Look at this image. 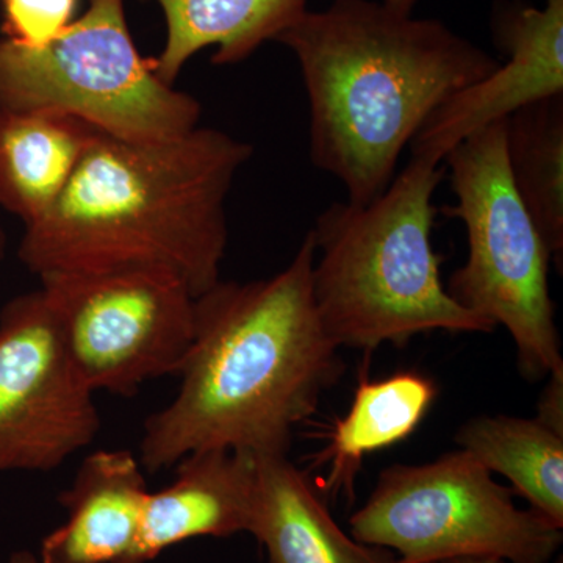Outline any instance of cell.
<instances>
[{
	"instance_id": "11",
	"label": "cell",
	"mask_w": 563,
	"mask_h": 563,
	"mask_svg": "<svg viewBox=\"0 0 563 563\" xmlns=\"http://www.w3.org/2000/svg\"><path fill=\"white\" fill-rule=\"evenodd\" d=\"M257 462L247 451L203 450L177 462V476L147 495L132 563L154 561L198 537L250 532Z\"/></svg>"
},
{
	"instance_id": "1",
	"label": "cell",
	"mask_w": 563,
	"mask_h": 563,
	"mask_svg": "<svg viewBox=\"0 0 563 563\" xmlns=\"http://www.w3.org/2000/svg\"><path fill=\"white\" fill-rule=\"evenodd\" d=\"M313 262L309 232L269 279L220 280L196 298L179 391L144 421L139 459L147 473L203 450L288 454L296 426L344 372L314 303Z\"/></svg>"
},
{
	"instance_id": "10",
	"label": "cell",
	"mask_w": 563,
	"mask_h": 563,
	"mask_svg": "<svg viewBox=\"0 0 563 563\" xmlns=\"http://www.w3.org/2000/svg\"><path fill=\"white\" fill-rule=\"evenodd\" d=\"M499 38L509 54L476 84L455 92L433 111L410 150L412 157L435 163L474 132L506 121L531 103L563 95V0L523 7L506 14Z\"/></svg>"
},
{
	"instance_id": "5",
	"label": "cell",
	"mask_w": 563,
	"mask_h": 563,
	"mask_svg": "<svg viewBox=\"0 0 563 563\" xmlns=\"http://www.w3.org/2000/svg\"><path fill=\"white\" fill-rule=\"evenodd\" d=\"M443 162L455 203L442 211L463 222L468 240V258L446 290L463 309L509 331L526 379L550 376L563 368L548 282L551 254L515 190L506 121L474 132Z\"/></svg>"
},
{
	"instance_id": "2",
	"label": "cell",
	"mask_w": 563,
	"mask_h": 563,
	"mask_svg": "<svg viewBox=\"0 0 563 563\" xmlns=\"http://www.w3.org/2000/svg\"><path fill=\"white\" fill-rule=\"evenodd\" d=\"M252 152L201 125L152 141L96 131L60 198L24 228L20 261L38 277L155 269L198 298L221 280L225 201Z\"/></svg>"
},
{
	"instance_id": "9",
	"label": "cell",
	"mask_w": 563,
	"mask_h": 563,
	"mask_svg": "<svg viewBox=\"0 0 563 563\" xmlns=\"http://www.w3.org/2000/svg\"><path fill=\"white\" fill-rule=\"evenodd\" d=\"M43 291L0 310V473L51 472L101 429Z\"/></svg>"
},
{
	"instance_id": "16",
	"label": "cell",
	"mask_w": 563,
	"mask_h": 563,
	"mask_svg": "<svg viewBox=\"0 0 563 563\" xmlns=\"http://www.w3.org/2000/svg\"><path fill=\"white\" fill-rule=\"evenodd\" d=\"M435 396V384L420 373H396L376 383L362 374L350 410L333 424L321 457L331 465L328 492L352 499L363 459L412 435Z\"/></svg>"
},
{
	"instance_id": "22",
	"label": "cell",
	"mask_w": 563,
	"mask_h": 563,
	"mask_svg": "<svg viewBox=\"0 0 563 563\" xmlns=\"http://www.w3.org/2000/svg\"><path fill=\"white\" fill-rule=\"evenodd\" d=\"M385 5L401 11V13H412L417 0H383Z\"/></svg>"
},
{
	"instance_id": "8",
	"label": "cell",
	"mask_w": 563,
	"mask_h": 563,
	"mask_svg": "<svg viewBox=\"0 0 563 563\" xmlns=\"http://www.w3.org/2000/svg\"><path fill=\"white\" fill-rule=\"evenodd\" d=\"M70 362L92 391L132 396L179 374L196 324V296L155 269L40 276Z\"/></svg>"
},
{
	"instance_id": "17",
	"label": "cell",
	"mask_w": 563,
	"mask_h": 563,
	"mask_svg": "<svg viewBox=\"0 0 563 563\" xmlns=\"http://www.w3.org/2000/svg\"><path fill=\"white\" fill-rule=\"evenodd\" d=\"M461 450L503 474L514 492L551 523L563 529V435L542 421L526 418L477 417L455 435Z\"/></svg>"
},
{
	"instance_id": "13",
	"label": "cell",
	"mask_w": 563,
	"mask_h": 563,
	"mask_svg": "<svg viewBox=\"0 0 563 563\" xmlns=\"http://www.w3.org/2000/svg\"><path fill=\"white\" fill-rule=\"evenodd\" d=\"M254 455L250 533L265 548L269 563H398L390 551L347 536L288 454Z\"/></svg>"
},
{
	"instance_id": "15",
	"label": "cell",
	"mask_w": 563,
	"mask_h": 563,
	"mask_svg": "<svg viewBox=\"0 0 563 563\" xmlns=\"http://www.w3.org/2000/svg\"><path fill=\"white\" fill-rule=\"evenodd\" d=\"M166 22L155 69L176 84L191 57L214 47V65H235L266 41H276L307 11L309 0H154Z\"/></svg>"
},
{
	"instance_id": "20",
	"label": "cell",
	"mask_w": 563,
	"mask_h": 563,
	"mask_svg": "<svg viewBox=\"0 0 563 563\" xmlns=\"http://www.w3.org/2000/svg\"><path fill=\"white\" fill-rule=\"evenodd\" d=\"M537 420L563 435V368L548 376L547 388L540 398Z\"/></svg>"
},
{
	"instance_id": "18",
	"label": "cell",
	"mask_w": 563,
	"mask_h": 563,
	"mask_svg": "<svg viewBox=\"0 0 563 563\" xmlns=\"http://www.w3.org/2000/svg\"><path fill=\"white\" fill-rule=\"evenodd\" d=\"M515 190L542 233L551 258L563 252V95L531 103L506 120Z\"/></svg>"
},
{
	"instance_id": "3",
	"label": "cell",
	"mask_w": 563,
	"mask_h": 563,
	"mask_svg": "<svg viewBox=\"0 0 563 563\" xmlns=\"http://www.w3.org/2000/svg\"><path fill=\"white\" fill-rule=\"evenodd\" d=\"M276 41L301 68L310 158L358 206L387 190L433 111L499 65L442 21L374 0L307 10Z\"/></svg>"
},
{
	"instance_id": "14",
	"label": "cell",
	"mask_w": 563,
	"mask_h": 563,
	"mask_svg": "<svg viewBox=\"0 0 563 563\" xmlns=\"http://www.w3.org/2000/svg\"><path fill=\"white\" fill-rule=\"evenodd\" d=\"M96 129L65 114L0 107V209L24 228L60 198Z\"/></svg>"
},
{
	"instance_id": "4",
	"label": "cell",
	"mask_w": 563,
	"mask_h": 563,
	"mask_svg": "<svg viewBox=\"0 0 563 563\" xmlns=\"http://www.w3.org/2000/svg\"><path fill=\"white\" fill-rule=\"evenodd\" d=\"M440 163L421 157L373 201L333 202L314 222L313 298L333 343L373 352L404 347L418 333L492 332L463 309L440 276L432 244Z\"/></svg>"
},
{
	"instance_id": "12",
	"label": "cell",
	"mask_w": 563,
	"mask_h": 563,
	"mask_svg": "<svg viewBox=\"0 0 563 563\" xmlns=\"http://www.w3.org/2000/svg\"><path fill=\"white\" fill-rule=\"evenodd\" d=\"M146 477L131 451H98L62 493L65 523L36 554L40 563H132L146 504Z\"/></svg>"
},
{
	"instance_id": "23",
	"label": "cell",
	"mask_w": 563,
	"mask_h": 563,
	"mask_svg": "<svg viewBox=\"0 0 563 563\" xmlns=\"http://www.w3.org/2000/svg\"><path fill=\"white\" fill-rule=\"evenodd\" d=\"M9 563H40L36 554H33L32 551H14L13 554L10 555Z\"/></svg>"
},
{
	"instance_id": "24",
	"label": "cell",
	"mask_w": 563,
	"mask_h": 563,
	"mask_svg": "<svg viewBox=\"0 0 563 563\" xmlns=\"http://www.w3.org/2000/svg\"><path fill=\"white\" fill-rule=\"evenodd\" d=\"M7 250V236L5 232H3L2 225H0V262H2L3 255H5Z\"/></svg>"
},
{
	"instance_id": "19",
	"label": "cell",
	"mask_w": 563,
	"mask_h": 563,
	"mask_svg": "<svg viewBox=\"0 0 563 563\" xmlns=\"http://www.w3.org/2000/svg\"><path fill=\"white\" fill-rule=\"evenodd\" d=\"M79 0H0L2 38L20 46H46L76 20Z\"/></svg>"
},
{
	"instance_id": "6",
	"label": "cell",
	"mask_w": 563,
	"mask_h": 563,
	"mask_svg": "<svg viewBox=\"0 0 563 563\" xmlns=\"http://www.w3.org/2000/svg\"><path fill=\"white\" fill-rule=\"evenodd\" d=\"M0 107L65 114L122 140H169L198 128L201 103L166 84L144 58L124 0H90L43 47L0 38Z\"/></svg>"
},
{
	"instance_id": "7",
	"label": "cell",
	"mask_w": 563,
	"mask_h": 563,
	"mask_svg": "<svg viewBox=\"0 0 563 563\" xmlns=\"http://www.w3.org/2000/svg\"><path fill=\"white\" fill-rule=\"evenodd\" d=\"M350 526L357 542L390 551L398 563L477 555L548 563L563 539L542 514L515 506L512 490L463 450L385 468Z\"/></svg>"
},
{
	"instance_id": "21",
	"label": "cell",
	"mask_w": 563,
	"mask_h": 563,
	"mask_svg": "<svg viewBox=\"0 0 563 563\" xmlns=\"http://www.w3.org/2000/svg\"><path fill=\"white\" fill-rule=\"evenodd\" d=\"M442 563H507L503 559L488 558V555H477V558H457Z\"/></svg>"
}]
</instances>
